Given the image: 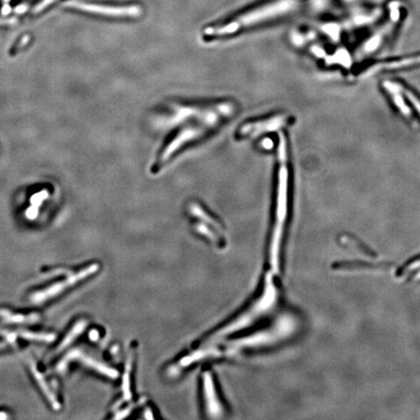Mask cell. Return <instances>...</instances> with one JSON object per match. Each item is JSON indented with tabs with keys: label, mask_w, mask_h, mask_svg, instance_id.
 I'll use <instances>...</instances> for the list:
<instances>
[{
	"label": "cell",
	"mask_w": 420,
	"mask_h": 420,
	"mask_svg": "<svg viewBox=\"0 0 420 420\" xmlns=\"http://www.w3.org/2000/svg\"><path fill=\"white\" fill-rule=\"evenodd\" d=\"M234 105L231 103H222L212 108H206L197 124H192L183 128L172 141L167 144L161 154L159 164H163V163L168 161L183 145L201 137L209 129L214 128L224 118L230 116L234 112Z\"/></svg>",
	"instance_id": "obj_1"
},
{
	"label": "cell",
	"mask_w": 420,
	"mask_h": 420,
	"mask_svg": "<svg viewBox=\"0 0 420 420\" xmlns=\"http://www.w3.org/2000/svg\"><path fill=\"white\" fill-rule=\"evenodd\" d=\"M286 139L282 133H279L278 144V183H277V197H276V220L274 232V238L272 244V266L278 270V250L282 235L284 222L287 215V202H288V179L289 172L287 166V150Z\"/></svg>",
	"instance_id": "obj_2"
},
{
	"label": "cell",
	"mask_w": 420,
	"mask_h": 420,
	"mask_svg": "<svg viewBox=\"0 0 420 420\" xmlns=\"http://www.w3.org/2000/svg\"><path fill=\"white\" fill-rule=\"evenodd\" d=\"M291 7L292 4L288 0H279L274 3H270L242 15L241 17L237 18L225 25L208 27L204 30V35L209 37L230 35L244 27L251 26L253 24H257L258 22L277 17L278 15L289 11Z\"/></svg>",
	"instance_id": "obj_3"
},
{
	"label": "cell",
	"mask_w": 420,
	"mask_h": 420,
	"mask_svg": "<svg viewBox=\"0 0 420 420\" xmlns=\"http://www.w3.org/2000/svg\"><path fill=\"white\" fill-rule=\"evenodd\" d=\"M69 7L81 12L100 15L105 17L113 18H132L139 17L142 14V9L139 5H124V6H113L103 5L95 3H87L81 1H72L68 4Z\"/></svg>",
	"instance_id": "obj_4"
},
{
	"label": "cell",
	"mask_w": 420,
	"mask_h": 420,
	"mask_svg": "<svg viewBox=\"0 0 420 420\" xmlns=\"http://www.w3.org/2000/svg\"><path fill=\"white\" fill-rule=\"evenodd\" d=\"M97 270H98V266L96 264H92V265L89 266L88 268L82 270L78 274H73L72 276L68 277L66 280L61 281V282H57V283L50 286L49 288H47L45 290L40 291V292H36L35 294L32 295L31 301L33 303H36V304L45 302L46 300H49V299L55 297V295L63 292L68 287H71V286L75 285L76 283H78L79 281H81V280L87 278L88 276L93 274L94 273H96Z\"/></svg>",
	"instance_id": "obj_5"
},
{
	"label": "cell",
	"mask_w": 420,
	"mask_h": 420,
	"mask_svg": "<svg viewBox=\"0 0 420 420\" xmlns=\"http://www.w3.org/2000/svg\"><path fill=\"white\" fill-rule=\"evenodd\" d=\"M71 360H79L84 365L88 366L89 368H91V369H92V370H94L100 374H103L109 378L118 377V373L116 371H114L113 369H110V368L106 367L105 365L91 359V357L85 355L84 353H82L80 350H77V349H74V350H72L66 354V356L57 365V370L62 372L66 368L69 361H71Z\"/></svg>",
	"instance_id": "obj_6"
},
{
	"label": "cell",
	"mask_w": 420,
	"mask_h": 420,
	"mask_svg": "<svg viewBox=\"0 0 420 420\" xmlns=\"http://www.w3.org/2000/svg\"><path fill=\"white\" fill-rule=\"evenodd\" d=\"M287 122H288L287 116H275L274 118H271L265 121L246 124L240 128L239 134L242 136H247V135L255 136L265 131L275 130L280 127H282Z\"/></svg>",
	"instance_id": "obj_7"
},
{
	"label": "cell",
	"mask_w": 420,
	"mask_h": 420,
	"mask_svg": "<svg viewBox=\"0 0 420 420\" xmlns=\"http://www.w3.org/2000/svg\"><path fill=\"white\" fill-rule=\"evenodd\" d=\"M30 369H31V371H32V373H33V376H34V378H35V380H36V382L38 383V384L40 385V387L42 388V391L44 392V394L46 395V397L48 398V400H49V402L51 403V405H52V407L54 408V409H55V410H58L59 409V403L56 401V399H55V395L53 394V392L50 390V388H49V386H48V384H47V383L45 382V379H44V377L42 376V374L36 369V367H35V365L34 364H32L31 366H30Z\"/></svg>",
	"instance_id": "obj_8"
},
{
	"label": "cell",
	"mask_w": 420,
	"mask_h": 420,
	"mask_svg": "<svg viewBox=\"0 0 420 420\" xmlns=\"http://www.w3.org/2000/svg\"><path fill=\"white\" fill-rule=\"evenodd\" d=\"M417 65H420V55L396 59L393 61H388V62L381 65V67H379V69L383 68V69H390V70L393 69L394 70V69L407 68V67H412V66H417Z\"/></svg>",
	"instance_id": "obj_9"
},
{
	"label": "cell",
	"mask_w": 420,
	"mask_h": 420,
	"mask_svg": "<svg viewBox=\"0 0 420 420\" xmlns=\"http://www.w3.org/2000/svg\"><path fill=\"white\" fill-rule=\"evenodd\" d=\"M205 394H206V403H207L208 412L218 416L221 409H220L219 403H217V399H216L215 394H214V389L212 386L211 379L209 380V378L207 376L205 377Z\"/></svg>",
	"instance_id": "obj_10"
},
{
	"label": "cell",
	"mask_w": 420,
	"mask_h": 420,
	"mask_svg": "<svg viewBox=\"0 0 420 420\" xmlns=\"http://www.w3.org/2000/svg\"><path fill=\"white\" fill-rule=\"evenodd\" d=\"M87 325V322L85 320H81L78 321L71 329V331L67 334V336L64 338V340L61 342V344L59 345V347H57V352L61 351L63 348H65L66 347H68L85 329Z\"/></svg>",
	"instance_id": "obj_11"
},
{
	"label": "cell",
	"mask_w": 420,
	"mask_h": 420,
	"mask_svg": "<svg viewBox=\"0 0 420 420\" xmlns=\"http://www.w3.org/2000/svg\"><path fill=\"white\" fill-rule=\"evenodd\" d=\"M0 315L3 317L5 321L13 322V323H30V322H35L38 319L37 314H29V315L14 314L8 310H0Z\"/></svg>",
	"instance_id": "obj_12"
},
{
	"label": "cell",
	"mask_w": 420,
	"mask_h": 420,
	"mask_svg": "<svg viewBox=\"0 0 420 420\" xmlns=\"http://www.w3.org/2000/svg\"><path fill=\"white\" fill-rule=\"evenodd\" d=\"M17 336H19L26 340H33V341H41V342H53L55 337L53 334H38V333H31V332H17Z\"/></svg>",
	"instance_id": "obj_13"
},
{
	"label": "cell",
	"mask_w": 420,
	"mask_h": 420,
	"mask_svg": "<svg viewBox=\"0 0 420 420\" xmlns=\"http://www.w3.org/2000/svg\"><path fill=\"white\" fill-rule=\"evenodd\" d=\"M396 86L400 90V91L403 92L408 97V99L411 101V103L416 107L417 111L420 114V99L419 98V96L414 91H412L410 89L404 87L403 85L396 84Z\"/></svg>",
	"instance_id": "obj_14"
},
{
	"label": "cell",
	"mask_w": 420,
	"mask_h": 420,
	"mask_svg": "<svg viewBox=\"0 0 420 420\" xmlns=\"http://www.w3.org/2000/svg\"><path fill=\"white\" fill-rule=\"evenodd\" d=\"M54 1H55V0H43L40 4L37 5V7L35 8V12H40V11L46 9V7L49 6L50 4H52Z\"/></svg>",
	"instance_id": "obj_15"
},
{
	"label": "cell",
	"mask_w": 420,
	"mask_h": 420,
	"mask_svg": "<svg viewBox=\"0 0 420 420\" xmlns=\"http://www.w3.org/2000/svg\"><path fill=\"white\" fill-rule=\"evenodd\" d=\"M90 338H91V340H97V338H98V333H97L96 331H91V332L90 333Z\"/></svg>",
	"instance_id": "obj_16"
},
{
	"label": "cell",
	"mask_w": 420,
	"mask_h": 420,
	"mask_svg": "<svg viewBox=\"0 0 420 420\" xmlns=\"http://www.w3.org/2000/svg\"><path fill=\"white\" fill-rule=\"evenodd\" d=\"M8 418V416L7 415H5L4 413H1L0 414V420H5V419H7Z\"/></svg>",
	"instance_id": "obj_17"
},
{
	"label": "cell",
	"mask_w": 420,
	"mask_h": 420,
	"mask_svg": "<svg viewBox=\"0 0 420 420\" xmlns=\"http://www.w3.org/2000/svg\"><path fill=\"white\" fill-rule=\"evenodd\" d=\"M3 1H4V2H9L10 0H3Z\"/></svg>",
	"instance_id": "obj_18"
}]
</instances>
